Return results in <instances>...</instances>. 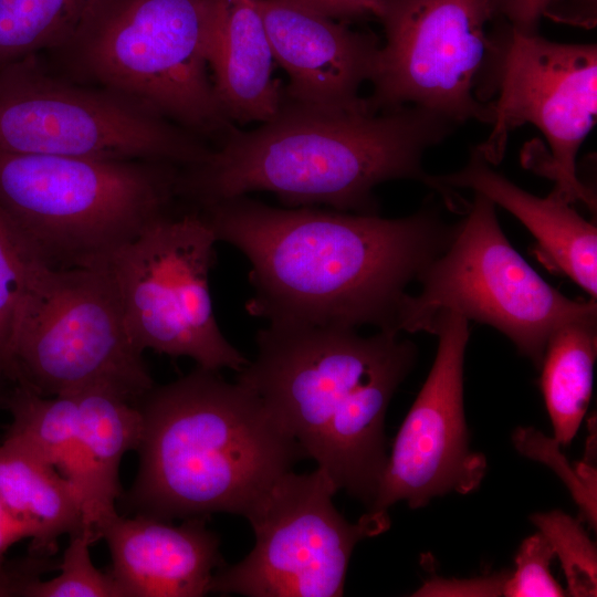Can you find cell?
Masks as SVG:
<instances>
[{
	"mask_svg": "<svg viewBox=\"0 0 597 597\" xmlns=\"http://www.w3.org/2000/svg\"><path fill=\"white\" fill-rule=\"evenodd\" d=\"M554 551L541 533L525 538L516 554V568L505 577L502 594L507 597H553L565 591L551 573Z\"/></svg>",
	"mask_w": 597,
	"mask_h": 597,
	"instance_id": "83f0119b",
	"label": "cell"
},
{
	"mask_svg": "<svg viewBox=\"0 0 597 597\" xmlns=\"http://www.w3.org/2000/svg\"><path fill=\"white\" fill-rule=\"evenodd\" d=\"M181 167L0 149V206L51 269L106 265L179 198Z\"/></svg>",
	"mask_w": 597,
	"mask_h": 597,
	"instance_id": "8992f818",
	"label": "cell"
},
{
	"mask_svg": "<svg viewBox=\"0 0 597 597\" xmlns=\"http://www.w3.org/2000/svg\"><path fill=\"white\" fill-rule=\"evenodd\" d=\"M429 187L443 195L448 205L454 200L450 188H468L506 209L536 239L538 256L547 268L568 276L596 298L597 229L570 203L552 193L540 198L525 191L493 170L476 147L460 170L431 175Z\"/></svg>",
	"mask_w": 597,
	"mask_h": 597,
	"instance_id": "e0dca14e",
	"label": "cell"
},
{
	"mask_svg": "<svg viewBox=\"0 0 597 597\" xmlns=\"http://www.w3.org/2000/svg\"><path fill=\"white\" fill-rule=\"evenodd\" d=\"M274 60L289 75V103L328 112H370L359 96L370 82L381 44L370 33L289 0H252Z\"/></svg>",
	"mask_w": 597,
	"mask_h": 597,
	"instance_id": "9a60e30c",
	"label": "cell"
},
{
	"mask_svg": "<svg viewBox=\"0 0 597 597\" xmlns=\"http://www.w3.org/2000/svg\"><path fill=\"white\" fill-rule=\"evenodd\" d=\"M222 0H92L60 46L40 54L70 81L108 91L202 139L234 125L209 57Z\"/></svg>",
	"mask_w": 597,
	"mask_h": 597,
	"instance_id": "5b68a950",
	"label": "cell"
},
{
	"mask_svg": "<svg viewBox=\"0 0 597 597\" xmlns=\"http://www.w3.org/2000/svg\"><path fill=\"white\" fill-rule=\"evenodd\" d=\"M0 495L33 530L29 554L51 557L57 541L83 527L81 500L59 471L23 447L0 444Z\"/></svg>",
	"mask_w": 597,
	"mask_h": 597,
	"instance_id": "ffe728a7",
	"label": "cell"
},
{
	"mask_svg": "<svg viewBox=\"0 0 597 597\" xmlns=\"http://www.w3.org/2000/svg\"><path fill=\"white\" fill-rule=\"evenodd\" d=\"M514 444L525 455L554 468L568 485L575 501L590 525H596V470L587 462L577 464L575 471L558 452V442L531 428L514 432Z\"/></svg>",
	"mask_w": 597,
	"mask_h": 597,
	"instance_id": "4316f807",
	"label": "cell"
},
{
	"mask_svg": "<svg viewBox=\"0 0 597 597\" xmlns=\"http://www.w3.org/2000/svg\"><path fill=\"white\" fill-rule=\"evenodd\" d=\"M469 321L441 313L430 332L439 344L431 370L392 443L368 513L389 519L388 509L406 501L412 509L451 491L475 489L485 471L471 453L463 412V360Z\"/></svg>",
	"mask_w": 597,
	"mask_h": 597,
	"instance_id": "5bb4252c",
	"label": "cell"
},
{
	"mask_svg": "<svg viewBox=\"0 0 597 597\" xmlns=\"http://www.w3.org/2000/svg\"><path fill=\"white\" fill-rule=\"evenodd\" d=\"M92 0H0V69L60 46Z\"/></svg>",
	"mask_w": 597,
	"mask_h": 597,
	"instance_id": "603a6c76",
	"label": "cell"
},
{
	"mask_svg": "<svg viewBox=\"0 0 597 597\" xmlns=\"http://www.w3.org/2000/svg\"><path fill=\"white\" fill-rule=\"evenodd\" d=\"M0 381H1V380H0ZM2 399H3V398H1V396H0V400H2Z\"/></svg>",
	"mask_w": 597,
	"mask_h": 597,
	"instance_id": "d6a6232c",
	"label": "cell"
},
{
	"mask_svg": "<svg viewBox=\"0 0 597 597\" xmlns=\"http://www.w3.org/2000/svg\"><path fill=\"white\" fill-rule=\"evenodd\" d=\"M96 541L85 526L69 534V544L57 576L34 579L24 588L23 597H124L113 576L97 569L90 556Z\"/></svg>",
	"mask_w": 597,
	"mask_h": 597,
	"instance_id": "d4e9b609",
	"label": "cell"
},
{
	"mask_svg": "<svg viewBox=\"0 0 597 597\" xmlns=\"http://www.w3.org/2000/svg\"><path fill=\"white\" fill-rule=\"evenodd\" d=\"M335 20L379 18L385 0H289Z\"/></svg>",
	"mask_w": 597,
	"mask_h": 597,
	"instance_id": "4dcf8cb0",
	"label": "cell"
},
{
	"mask_svg": "<svg viewBox=\"0 0 597 597\" xmlns=\"http://www.w3.org/2000/svg\"><path fill=\"white\" fill-rule=\"evenodd\" d=\"M492 0H385V43L366 98L373 113L412 105L455 124H491L482 95L495 38Z\"/></svg>",
	"mask_w": 597,
	"mask_h": 597,
	"instance_id": "4fadbf2b",
	"label": "cell"
},
{
	"mask_svg": "<svg viewBox=\"0 0 597 597\" xmlns=\"http://www.w3.org/2000/svg\"><path fill=\"white\" fill-rule=\"evenodd\" d=\"M51 557H28L13 563L0 564V597H23L24 588L41 575L57 566Z\"/></svg>",
	"mask_w": 597,
	"mask_h": 597,
	"instance_id": "f1b7e54d",
	"label": "cell"
},
{
	"mask_svg": "<svg viewBox=\"0 0 597 597\" xmlns=\"http://www.w3.org/2000/svg\"><path fill=\"white\" fill-rule=\"evenodd\" d=\"M206 517L180 525L146 515L118 513L100 528L107 543L111 575L124 597H201L210 593L214 572L223 565L220 541Z\"/></svg>",
	"mask_w": 597,
	"mask_h": 597,
	"instance_id": "2e32d148",
	"label": "cell"
},
{
	"mask_svg": "<svg viewBox=\"0 0 597 597\" xmlns=\"http://www.w3.org/2000/svg\"><path fill=\"white\" fill-rule=\"evenodd\" d=\"M3 404L12 416L3 440L29 450L72 484L78 458L77 394L44 396L14 384Z\"/></svg>",
	"mask_w": 597,
	"mask_h": 597,
	"instance_id": "7402d4cb",
	"label": "cell"
},
{
	"mask_svg": "<svg viewBox=\"0 0 597 597\" xmlns=\"http://www.w3.org/2000/svg\"><path fill=\"white\" fill-rule=\"evenodd\" d=\"M457 125L412 105L349 113L284 101L259 128L234 127L203 161L182 168L179 198L199 208L268 191L291 208L327 205L343 212L378 214L375 187L395 179L429 186L425 151Z\"/></svg>",
	"mask_w": 597,
	"mask_h": 597,
	"instance_id": "7a4b0ae2",
	"label": "cell"
},
{
	"mask_svg": "<svg viewBox=\"0 0 597 597\" xmlns=\"http://www.w3.org/2000/svg\"><path fill=\"white\" fill-rule=\"evenodd\" d=\"M552 0H492L495 14H502L510 27L522 33H537L540 20Z\"/></svg>",
	"mask_w": 597,
	"mask_h": 597,
	"instance_id": "f546056e",
	"label": "cell"
},
{
	"mask_svg": "<svg viewBox=\"0 0 597 597\" xmlns=\"http://www.w3.org/2000/svg\"><path fill=\"white\" fill-rule=\"evenodd\" d=\"M138 472L125 495L136 515L171 521L245 516L305 458L259 396L197 366L137 404Z\"/></svg>",
	"mask_w": 597,
	"mask_h": 597,
	"instance_id": "277c9868",
	"label": "cell"
},
{
	"mask_svg": "<svg viewBox=\"0 0 597 597\" xmlns=\"http://www.w3.org/2000/svg\"><path fill=\"white\" fill-rule=\"evenodd\" d=\"M596 342V316H593L564 324L546 343L541 387L558 444L572 442L588 408Z\"/></svg>",
	"mask_w": 597,
	"mask_h": 597,
	"instance_id": "44dd1931",
	"label": "cell"
},
{
	"mask_svg": "<svg viewBox=\"0 0 597 597\" xmlns=\"http://www.w3.org/2000/svg\"><path fill=\"white\" fill-rule=\"evenodd\" d=\"M417 281L420 292L407 293L398 310V333L429 332L439 314L453 313L496 328L536 366L558 327L597 315L596 298L570 300L540 276L502 231L495 205L481 193Z\"/></svg>",
	"mask_w": 597,
	"mask_h": 597,
	"instance_id": "52a82bcc",
	"label": "cell"
},
{
	"mask_svg": "<svg viewBox=\"0 0 597 597\" xmlns=\"http://www.w3.org/2000/svg\"><path fill=\"white\" fill-rule=\"evenodd\" d=\"M45 266L0 206V380L15 384L12 344L18 318L27 295Z\"/></svg>",
	"mask_w": 597,
	"mask_h": 597,
	"instance_id": "cb8c5ba5",
	"label": "cell"
},
{
	"mask_svg": "<svg viewBox=\"0 0 597 597\" xmlns=\"http://www.w3.org/2000/svg\"><path fill=\"white\" fill-rule=\"evenodd\" d=\"M33 530L19 519L0 495V564L4 563L9 548L24 538H32Z\"/></svg>",
	"mask_w": 597,
	"mask_h": 597,
	"instance_id": "1f68e13d",
	"label": "cell"
},
{
	"mask_svg": "<svg viewBox=\"0 0 597 597\" xmlns=\"http://www.w3.org/2000/svg\"><path fill=\"white\" fill-rule=\"evenodd\" d=\"M597 46L559 43L512 27L495 38L484 102L492 111V130L476 146L490 165L504 155L510 133L534 125L551 151L534 171L555 182L553 196L596 209L593 192L576 171L578 150L593 129L597 114Z\"/></svg>",
	"mask_w": 597,
	"mask_h": 597,
	"instance_id": "8fae6325",
	"label": "cell"
},
{
	"mask_svg": "<svg viewBox=\"0 0 597 597\" xmlns=\"http://www.w3.org/2000/svg\"><path fill=\"white\" fill-rule=\"evenodd\" d=\"M337 488L322 469L280 476L244 517L255 544L232 566L218 568L210 593L248 597L344 595L355 545L390 526L366 512L348 522L335 507Z\"/></svg>",
	"mask_w": 597,
	"mask_h": 597,
	"instance_id": "7c38bea8",
	"label": "cell"
},
{
	"mask_svg": "<svg viewBox=\"0 0 597 597\" xmlns=\"http://www.w3.org/2000/svg\"><path fill=\"white\" fill-rule=\"evenodd\" d=\"M77 398L78 459L73 486L81 500L83 526L97 541L101 526L117 514L119 464L127 451L138 447L142 415L136 405L109 391H82Z\"/></svg>",
	"mask_w": 597,
	"mask_h": 597,
	"instance_id": "d6986e66",
	"label": "cell"
},
{
	"mask_svg": "<svg viewBox=\"0 0 597 597\" xmlns=\"http://www.w3.org/2000/svg\"><path fill=\"white\" fill-rule=\"evenodd\" d=\"M0 149L181 168L211 150L199 136L108 91L55 74L40 54L0 69Z\"/></svg>",
	"mask_w": 597,
	"mask_h": 597,
	"instance_id": "9c48e42d",
	"label": "cell"
},
{
	"mask_svg": "<svg viewBox=\"0 0 597 597\" xmlns=\"http://www.w3.org/2000/svg\"><path fill=\"white\" fill-rule=\"evenodd\" d=\"M533 524L549 542L572 596H596V548L580 524L561 511L536 513Z\"/></svg>",
	"mask_w": 597,
	"mask_h": 597,
	"instance_id": "484cf974",
	"label": "cell"
},
{
	"mask_svg": "<svg viewBox=\"0 0 597 597\" xmlns=\"http://www.w3.org/2000/svg\"><path fill=\"white\" fill-rule=\"evenodd\" d=\"M274 55L252 0H222L209 66L218 102L233 123L268 122L284 94L273 78Z\"/></svg>",
	"mask_w": 597,
	"mask_h": 597,
	"instance_id": "ac0fdd59",
	"label": "cell"
},
{
	"mask_svg": "<svg viewBox=\"0 0 597 597\" xmlns=\"http://www.w3.org/2000/svg\"><path fill=\"white\" fill-rule=\"evenodd\" d=\"M106 265L43 268L12 344L15 384L44 396L105 390L137 406L155 386Z\"/></svg>",
	"mask_w": 597,
	"mask_h": 597,
	"instance_id": "ba28073f",
	"label": "cell"
},
{
	"mask_svg": "<svg viewBox=\"0 0 597 597\" xmlns=\"http://www.w3.org/2000/svg\"><path fill=\"white\" fill-rule=\"evenodd\" d=\"M398 335L268 323L254 359L237 371L305 458L367 510L388 461L386 412L417 357Z\"/></svg>",
	"mask_w": 597,
	"mask_h": 597,
	"instance_id": "3957f363",
	"label": "cell"
},
{
	"mask_svg": "<svg viewBox=\"0 0 597 597\" xmlns=\"http://www.w3.org/2000/svg\"><path fill=\"white\" fill-rule=\"evenodd\" d=\"M216 235L193 209L166 214L119 249L107 262L134 345L197 366L239 371L248 359L216 321L209 274Z\"/></svg>",
	"mask_w": 597,
	"mask_h": 597,
	"instance_id": "30bf717a",
	"label": "cell"
},
{
	"mask_svg": "<svg viewBox=\"0 0 597 597\" xmlns=\"http://www.w3.org/2000/svg\"><path fill=\"white\" fill-rule=\"evenodd\" d=\"M217 241L248 259V313L270 324L396 331L411 281L441 254L455 226L433 209L409 217L276 208L239 196L196 208Z\"/></svg>",
	"mask_w": 597,
	"mask_h": 597,
	"instance_id": "6da1fadb",
	"label": "cell"
}]
</instances>
